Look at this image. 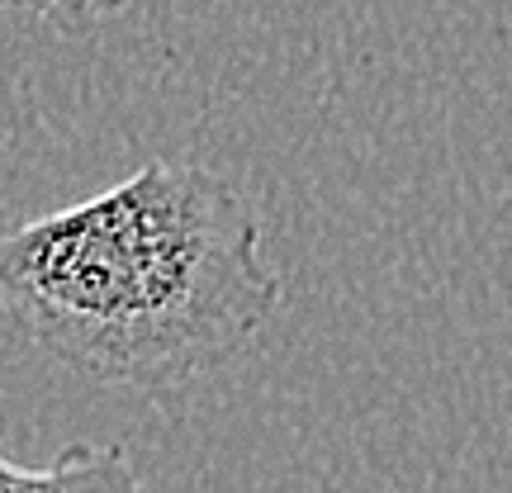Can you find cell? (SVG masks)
Masks as SVG:
<instances>
[{
  "instance_id": "cell-2",
  "label": "cell",
  "mask_w": 512,
  "mask_h": 493,
  "mask_svg": "<svg viewBox=\"0 0 512 493\" xmlns=\"http://www.w3.org/2000/svg\"><path fill=\"white\" fill-rule=\"evenodd\" d=\"M0 493H147V484L133 475L124 446L76 441L43 470H24L0 456Z\"/></svg>"
},
{
  "instance_id": "cell-1",
  "label": "cell",
  "mask_w": 512,
  "mask_h": 493,
  "mask_svg": "<svg viewBox=\"0 0 512 493\" xmlns=\"http://www.w3.org/2000/svg\"><path fill=\"white\" fill-rule=\"evenodd\" d=\"M275 309L252 204L200 162H147L0 233V313L67 370L152 399L233 366Z\"/></svg>"
},
{
  "instance_id": "cell-3",
  "label": "cell",
  "mask_w": 512,
  "mask_h": 493,
  "mask_svg": "<svg viewBox=\"0 0 512 493\" xmlns=\"http://www.w3.org/2000/svg\"><path fill=\"white\" fill-rule=\"evenodd\" d=\"M128 0H0V10H29V15L48 19L67 34H81V29H95L100 19L119 15Z\"/></svg>"
}]
</instances>
